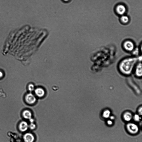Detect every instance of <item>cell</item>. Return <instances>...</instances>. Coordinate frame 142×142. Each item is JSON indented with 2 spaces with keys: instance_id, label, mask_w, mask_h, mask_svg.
Segmentation results:
<instances>
[{
  "instance_id": "17",
  "label": "cell",
  "mask_w": 142,
  "mask_h": 142,
  "mask_svg": "<svg viewBox=\"0 0 142 142\" xmlns=\"http://www.w3.org/2000/svg\"><path fill=\"white\" fill-rule=\"evenodd\" d=\"M133 54L134 55L138 56L139 54V50L138 48H136L133 51Z\"/></svg>"
},
{
  "instance_id": "18",
  "label": "cell",
  "mask_w": 142,
  "mask_h": 142,
  "mask_svg": "<svg viewBox=\"0 0 142 142\" xmlns=\"http://www.w3.org/2000/svg\"><path fill=\"white\" fill-rule=\"evenodd\" d=\"M138 112L139 115H142V106L140 107L138 109Z\"/></svg>"
},
{
  "instance_id": "10",
  "label": "cell",
  "mask_w": 142,
  "mask_h": 142,
  "mask_svg": "<svg viewBox=\"0 0 142 142\" xmlns=\"http://www.w3.org/2000/svg\"><path fill=\"white\" fill-rule=\"evenodd\" d=\"M35 92L36 95L39 97H42L45 95V91L42 88H38L36 89Z\"/></svg>"
},
{
  "instance_id": "6",
  "label": "cell",
  "mask_w": 142,
  "mask_h": 142,
  "mask_svg": "<svg viewBox=\"0 0 142 142\" xmlns=\"http://www.w3.org/2000/svg\"><path fill=\"white\" fill-rule=\"evenodd\" d=\"M23 139L25 142H33L35 140V137L32 133H28L24 135Z\"/></svg>"
},
{
  "instance_id": "3",
  "label": "cell",
  "mask_w": 142,
  "mask_h": 142,
  "mask_svg": "<svg viewBox=\"0 0 142 142\" xmlns=\"http://www.w3.org/2000/svg\"><path fill=\"white\" fill-rule=\"evenodd\" d=\"M135 76L138 78H141L142 76V65L141 62H138L134 68Z\"/></svg>"
},
{
  "instance_id": "11",
  "label": "cell",
  "mask_w": 142,
  "mask_h": 142,
  "mask_svg": "<svg viewBox=\"0 0 142 142\" xmlns=\"http://www.w3.org/2000/svg\"><path fill=\"white\" fill-rule=\"evenodd\" d=\"M22 115L23 117L26 119L30 120L32 118V114L29 110H26L24 111Z\"/></svg>"
},
{
  "instance_id": "16",
  "label": "cell",
  "mask_w": 142,
  "mask_h": 142,
  "mask_svg": "<svg viewBox=\"0 0 142 142\" xmlns=\"http://www.w3.org/2000/svg\"><path fill=\"white\" fill-rule=\"evenodd\" d=\"M35 89L34 85L33 84H31L28 86V89L30 91H33Z\"/></svg>"
},
{
  "instance_id": "7",
  "label": "cell",
  "mask_w": 142,
  "mask_h": 142,
  "mask_svg": "<svg viewBox=\"0 0 142 142\" xmlns=\"http://www.w3.org/2000/svg\"><path fill=\"white\" fill-rule=\"evenodd\" d=\"M29 125L26 121H22L20 122L19 126V128L20 131L24 132L26 131L28 129Z\"/></svg>"
},
{
  "instance_id": "21",
  "label": "cell",
  "mask_w": 142,
  "mask_h": 142,
  "mask_svg": "<svg viewBox=\"0 0 142 142\" xmlns=\"http://www.w3.org/2000/svg\"><path fill=\"white\" fill-rule=\"evenodd\" d=\"M29 120L30 123L34 122V120L33 119H32V118L30 119Z\"/></svg>"
},
{
  "instance_id": "19",
  "label": "cell",
  "mask_w": 142,
  "mask_h": 142,
  "mask_svg": "<svg viewBox=\"0 0 142 142\" xmlns=\"http://www.w3.org/2000/svg\"><path fill=\"white\" fill-rule=\"evenodd\" d=\"M107 123V124L109 125H112L113 124V122H112V121L111 120H108Z\"/></svg>"
},
{
  "instance_id": "4",
  "label": "cell",
  "mask_w": 142,
  "mask_h": 142,
  "mask_svg": "<svg viewBox=\"0 0 142 142\" xmlns=\"http://www.w3.org/2000/svg\"><path fill=\"white\" fill-rule=\"evenodd\" d=\"M125 49L126 51H131L134 50V45L133 43L130 41H127L125 42L123 44Z\"/></svg>"
},
{
  "instance_id": "1",
  "label": "cell",
  "mask_w": 142,
  "mask_h": 142,
  "mask_svg": "<svg viewBox=\"0 0 142 142\" xmlns=\"http://www.w3.org/2000/svg\"><path fill=\"white\" fill-rule=\"evenodd\" d=\"M138 61V58L131 57L123 59L119 63L118 68L120 72L125 76H129L133 73Z\"/></svg>"
},
{
  "instance_id": "2",
  "label": "cell",
  "mask_w": 142,
  "mask_h": 142,
  "mask_svg": "<svg viewBox=\"0 0 142 142\" xmlns=\"http://www.w3.org/2000/svg\"><path fill=\"white\" fill-rule=\"evenodd\" d=\"M126 127L128 131L131 134H136L139 131L138 126L134 123H128L126 125Z\"/></svg>"
},
{
  "instance_id": "9",
  "label": "cell",
  "mask_w": 142,
  "mask_h": 142,
  "mask_svg": "<svg viewBox=\"0 0 142 142\" xmlns=\"http://www.w3.org/2000/svg\"><path fill=\"white\" fill-rule=\"evenodd\" d=\"M123 117L125 121L127 122H129L132 119L133 116L131 112L127 111L125 112L123 114Z\"/></svg>"
},
{
  "instance_id": "23",
  "label": "cell",
  "mask_w": 142,
  "mask_h": 142,
  "mask_svg": "<svg viewBox=\"0 0 142 142\" xmlns=\"http://www.w3.org/2000/svg\"><path fill=\"white\" fill-rule=\"evenodd\" d=\"M64 0V1H69V0Z\"/></svg>"
},
{
  "instance_id": "22",
  "label": "cell",
  "mask_w": 142,
  "mask_h": 142,
  "mask_svg": "<svg viewBox=\"0 0 142 142\" xmlns=\"http://www.w3.org/2000/svg\"><path fill=\"white\" fill-rule=\"evenodd\" d=\"M3 76V74L2 72L0 71V78L2 77Z\"/></svg>"
},
{
  "instance_id": "5",
  "label": "cell",
  "mask_w": 142,
  "mask_h": 142,
  "mask_svg": "<svg viewBox=\"0 0 142 142\" xmlns=\"http://www.w3.org/2000/svg\"><path fill=\"white\" fill-rule=\"evenodd\" d=\"M25 99L27 103L30 104H34L37 100L35 96L31 93L27 94L25 97Z\"/></svg>"
},
{
  "instance_id": "12",
  "label": "cell",
  "mask_w": 142,
  "mask_h": 142,
  "mask_svg": "<svg viewBox=\"0 0 142 142\" xmlns=\"http://www.w3.org/2000/svg\"><path fill=\"white\" fill-rule=\"evenodd\" d=\"M110 111L108 109H106L103 112L102 116L105 118L107 119L110 117Z\"/></svg>"
},
{
  "instance_id": "20",
  "label": "cell",
  "mask_w": 142,
  "mask_h": 142,
  "mask_svg": "<svg viewBox=\"0 0 142 142\" xmlns=\"http://www.w3.org/2000/svg\"><path fill=\"white\" fill-rule=\"evenodd\" d=\"M110 117L111 120H114L115 119V117L114 116H110V117Z\"/></svg>"
},
{
  "instance_id": "14",
  "label": "cell",
  "mask_w": 142,
  "mask_h": 142,
  "mask_svg": "<svg viewBox=\"0 0 142 142\" xmlns=\"http://www.w3.org/2000/svg\"><path fill=\"white\" fill-rule=\"evenodd\" d=\"M133 119L136 122H138L141 119V117H140L139 115L138 114H135L133 117Z\"/></svg>"
},
{
  "instance_id": "8",
  "label": "cell",
  "mask_w": 142,
  "mask_h": 142,
  "mask_svg": "<svg viewBox=\"0 0 142 142\" xmlns=\"http://www.w3.org/2000/svg\"><path fill=\"white\" fill-rule=\"evenodd\" d=\"M116 11L119 15H124L126 11V8L124 5H119L116 7Z\"/></svg>"
},
{
  "instance_id": "13",
  "label": "cell",
  "mask_w": 142,
  "mask_h": 142,
  "mask_svg": "<svg viewBox=\"0 0 142 142\" xmlns=\"http://www.w3.org/2000/svg\"><path fill=\"white\" fill-rule=\"evenodd\" d=\"M120 20L121 22L123 23L126 24L129 21V18L127 16L122 15L121 17Z\"/></svg>"
},
{
  "instance_id": "15",
  "label": "cell",
  "mask_w": 142,
  "mask_h": 142,
  "mask_svg": "<svg viewBox=\"0 0 142 142\" xmlns=\"http://www.w3.org/2000/svg\"><path fill=\"white\" fill-rule=\"evenodd\" d=\"M36 127V125L34 122L30 123V124L29 125V127L31 129L33 130L35 129Z\"/></svg>"
}]
</instances>
